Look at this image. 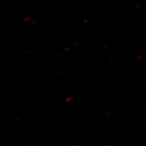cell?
Wrapping results in <instances>:
<instances>
[{
    "instance_id": "obj_6",
    "label": "cell",
    "mask_w": 146,
    "mask_h": 146,
    "mask_svg": "<svg viewBox=\"0 0 146 146\" xmlns=\"http://www.w3.org/2000/svg\"><path fill=\"white\" fill-rule=\"evenodd\" d=\"M86 113H83V114H82V116H84V115H86Z\"/></svg>"
},
{
    "instance_id": "obj_5",
    "label": "cell",
    "mask_w": 146,
    "mask_h": 146,
    "mask_svg": "<svg viewBox=\"0 0 146 146\" xmlns=\"http://www.w3.org/2000/svg\"><path fill=\"white\" fill-rule=\"evenodd\" d=\"M60 72H56V73L55 74V75H59L60 74Z\"/></svg>"
},
{
    "instance_id": "obj_2",
    "label": "cell",
    "mask_w": 146,
    "mask_h": 146,
    "mask_svg": "<svg viewBox=\"0 0 146 146\" xmlns=\"http://www.w3.org/2000/svg\"><path fill=\"white\" fill-rule=\"evenodd\" d=\"M116 59V58H110L108 60V62H112V61H114V60H115Z\"/></svg>"
},
{
    "instance_id": "obj_4",
    "label": "cell",
    "mask_w": 146,
    "mask_h": 146,
    "mask_svg": "<svg viewBox=\"0 0 146 146\" xmlns=\"http://www.w3.org/2000/svg\"><path fill=\"white\" fill-rule=\"evenodd\" d=\"M109 47L108 46H104V47H102V49L103 50H106L107 48H108Z\"/></svg>"
},
{
    "instance_id": "obj_1",
    "label": "cell",
    "mask_w": 146,
    "mask_h": 146,
    "mask_svg": "<svg viewBox=\"0 0 146 146\" xmlns=\"http://www.w3.org/2000/svg\"><path fill=\"white\" fill-rule=\"evenodd\" d=\"M72 100H73V97L71 96H69L68 97H67L66 99L65 100L66 102H70Z\"/></svg>"
},
{
    "instance_id": "obj_3",
    "label": "cell",
    "mask_w": 146,
    "mask_h": 146,
    "mask_svg": "<svg viewBox=\"0 0 146 146\" xmlns=\"http://www.w3.org/2000/svg\"><path fill=\"white\" fill-rule=\"evenodd\" d=\"M111 114H112V112H111V111H108V113H106V116H110V115H111Z\"/></svg>"
}]
</instances>
